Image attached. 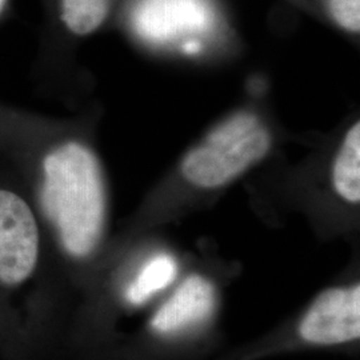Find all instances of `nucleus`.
I'll return each mask as SVG.
<instances>
[{"label": "nucleus", "instance_id": "1", "mask_svg": "<svg viewBox=\"0 0 360 360\" xmlns=\"http://www.w3.org/2000/svg\"><path fill=\"white\" fill-rule=\"evenodd\" d=\"M40 203L65 257L86 262L95 255L105 230L107 193L87 146L65 143L46 156Z\"/></svg>", "mask_w": 360, "mask_h": 360}, {"label": "nucleus", "instance_id": "2", "mask_svg": "<svg viewBox=\"0 0 360 360\" xmlns=\"http://www.w3.org/2000/svg\"><path fill=\"white\" fill-rule=\"evenodd\" d=\"M40 266L41 235L32 207L0 188V309L28 351L39 319Z\"/></svg>", "mask_w": 360, "mask_h": 360}, {"label": "nucleus", "instance_id": "3", "mask_svg": "<svg viewBox=\"0 0 360 360\" xmlns=\"http://www.w3.org/2000/svg\"><path fill=\"white\" fill-rule=\"evenodd\" d=\"M272 146L266 122L250 110L221 120L184 156L183 178L199 188H219L260 163Z\"/></svg>", "mask_w": 360, "mask_h": 360}, {"label": "nucleus", "instance_id": "4", "mask_svg": "<svg viewBox=\"0 0 360 360\" xmlns=\"http://www.w3.org/2000/svg\"><path fill=\"white\" fill-rule=\"evenodd\" d=\"M126 23L150 47L198 56L220 34L223 18L215 0H129Z\"/></svg>", "mask_w": 360, "mask_h": 360}, {"label": "nucleus", "instance_id": "5", "mask_svg": "<svg viewBox=\"0 0 360 360\" xmlns=\"http://www.w3.org/2000/svg\"><path fill=\"white\" fill-rule=\"evenodd\" d=\"M299 334L315 346H339L359 339V284L322 292L306 311Z\"/></svg>", "mask_w": 360, "mask_h": 360}, {"label": "nucleus", "instance_id": "6", "mask_svg": "<svg viewBox=\"0 0 360 360\" xmlns=\"http://www.w3.org/2000/svg\"><path fill=\"white\" fill-rule=\"evenodd\" d=\"M217 299V288L208 278L190 275L155 311L150 327L163 338L193 333L212 318Z\"/></svg>", "mask_w": 360, "mask_h": 360}, {"label": "nucleus", "instance_id": "7", "mask_svg": "<svg viewBox=\"0 0 360 360\" xmlns=\"http://www.w3.org/2000/svg\"><path fill=\"white\" fill-rule=\"evenodd\" d=\"M179 264L172 254L162 251L147 257L122 287V299L131 307H141L166 291L175 282Z\"/></svg>", "mask_w": 360, "mask_h": 360}, {"label": "nucleus", "instance_id": "8", "mask_svg": "<svg viewBox=\"0 0 360 360\" xmlns=\"http://www.w3.org/2000/svg\"><path fill=\"white\" fill-rule=\"evenodd\" d=\"M333 187L343 200L358 205L360 200V124L354 123L340 143L333 163Z\"/></svg>", "mask_w": 360, "mask_h": 360}, {"label": "nucleus", "instance_id": "9", "mask_svg": "<svg viewBox=\"0 0 360 360\" xmlns=\"http://www.w3.org/2000/svg\"><path fill=\"white\" fill-rule=\"evenodd\" d=\"M116 0H55L56 16L74 37H89L103 26Z\"/></svg>", "mask_w": 360, "mask_h": 360}, {"label": "nucleus", "instance_id": "10", "mask_svg": "<svg viewBox=\"0 0 360 360\" xmlns=\"http://www.w3.org/2000/svg\"><path fill=\"white\" fill-rule=\"evenodd\" d=\"M330 18L336 26L348 34L360 31V0H326Z\"/></svg>", "mask_w": 360, "mask_h": 360}, {"label": "nucleus", "instance_id": "11", "mask_svg": "<svg viewBox=\"0 0 360 360\" xmlns=\"http://www.w3.org/2000/svg\"><path fill=\"white\" fill-rule=\"evenodd\" d=\"M0 354L11 358V360L20 359L25 355V346L13 330L11 323L6 318L0 309Z\"/></svg>", "mask_w": 360, "mask_h": 360}, {"label": "nucleus", "instance_id": "12", "mask_svg": "<svg viewBox=\"0 0 360 360\" xmlns=\"http://www.w3.org/2000/svg\"><path fill=\"white\" fill-rule=\"evenodd\" d=\"M7 3H8V0H0V15L3 13V11H4V8H6Z\"/></svg>", "mask_w": 360, "mask_h": 360}]
</instances>
